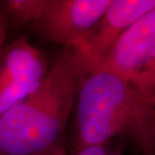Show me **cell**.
I'll return each mask as SVG.
<instances>
[{
    "label": "cell",
    "mask_w": 155,
    "mask_h": 155,
    "mask_svg": "<svg viewBox=\"0 0 155 155\" xmlns=\"http://www.w3.org/2000/svg\"><path fill=\"white\" fill-rule=\"evenodd\" d=\"M153 8L155 0H111L87 38L71 48L83 73L97 64L133 23Z\"/></svg>",
    "instance_id": "6"
},
{
    "label": "cell",
    "mask_w": 155,
    "mask_h": 155,
    "mask_svg": "<svg viewBox=\"0 0 155 155\" xmlns=\"http://www.w3.org/2000/svg\"><path fill=\"white\" fill-rule=\"evenodd\" d=\"M110 3L111 0H48L32 28L49 41L75 48L91 33Z\"/></svg>",
    "instance_id": "5"
},
{
    "label": "cell",
    "mask_w": 155,
    "mask_h": 155,
    "mask_svg": "<svg viewBox=\"0 0 155 155\" xmlns=\"http://www.w3.org/2000/svg\"><path fill=\"white\" fill-rule=\"evenodd\" d=\"M48 0H9L6 12L13 23L18 26H31L36 23L48 5Z\"/></svg>",
    "instance_id": "8"
},
{
    "label": "cell",
    "mask_w": 155,
    "mask_h": 155,
    "mask_svg": "<svg viewBox=\"0 0 155 155\" xmlns=\"http://www.w3.org/2000/svg\"><path fill=\"white\" fill-rule=\"evenodd\" d=\"M131 137L144 155H155V97L147 99Z\"/></svg>",
    "instance_id": "7"
},
{
    "label": "cell",
    "mask_w": 155,
    "mask_h": 155,
    "mask_svg": "<svg viewBox=\"0 0 155 155\" xmlns=\"http://www.w3.org/2000/svg\"><path fill=\"white\" fill-rule=\"evenodd\" d=\"M82 74L67 48L39 88L0 116V155H64L61 142Z\"/></svg>",
    "instance_id": "1"
},
{
    "label": "cell",
    "mask_w": 155,
    "mask_h": 155,
    "mask_svg": "<svg viewBox=\"0 0 155 155\" xmlns=\"http://www.w3.org/2000/svg\"><path fill=\"white\" fill-rule=\"evenodd\" d=\"M95 66L115 73L141 97L154 98L155 8L133 23Z\"/></svg>",
    "instance_id": "3"
},
{
    "label": "cell",
    "mask_w": 155,
    "mask_h": 155,
    "mask_svg": "<svg viewBox=\"0 0 155 155\" xmlns=\"http://www.w3.org/2000/svg\"><path fill=\"white\" fill-rule=\"evenodd\" d=\"M8 15L6 10H0V54L5 45L6 31H7Z\"/></svg>",
    "instance_id": "10"
},
{
    "label": "cell",
    "mask_w": 155,
    "mask_h": 155,
    "mask_svg": "<svg viewBox=\"0 0 155 155\" xmlns=\"http://www.w3.org/2000/svg\"><path fill=\"white\" fill-rule=\"evenodd\" d=\"M48 72L45 55L26 36L3 46L0 54V116L35 93Z\"/></svg>",
    "instance_id": "4"
},
{
    "label": "cell",
    "mask_w": 155,
    "mask_h": 155,
    "mask_svg": "<svg viewBox=\"0 0 155 155\" xmlns=\"http://www.w3.org/2000/svg\"><path fill=\"white\" fill-rule=\"evenodd\" d=\"M108 155H115V154H108Z\"/></svg>",
    "instance_id": "11"
},
{
    "label": "cell",
    "mask_w": 155,
    "mask_h": 155,
    "mask_svg": "<svg viewBox=\"0 0 155 155\" xmlns=\"http://www.w3.org/2000/svg\"><path fill=\"white\" fill-rule=\"evenodd\" d=\"M146 100L115 73L98 66L90 68L78 82L77 148L106 145L122 133L132 135Z\"/></svg>",
    "instance_id": "2"
},
{
    "label": "cell",
    "mask_w": 155,
    "mask_h": 155,
    "mask_svg": "<svg viewBox=\"0 0 155 155\" xmlns=\"http://www.w3.org/2000/svg\"><path fill=\"white\" fill-rule=\"evenodd\" d=\"M74 155H108L105 145H90L77 148Z\"/></svg>",
    "instance_id": "9"
}]
</instances>
